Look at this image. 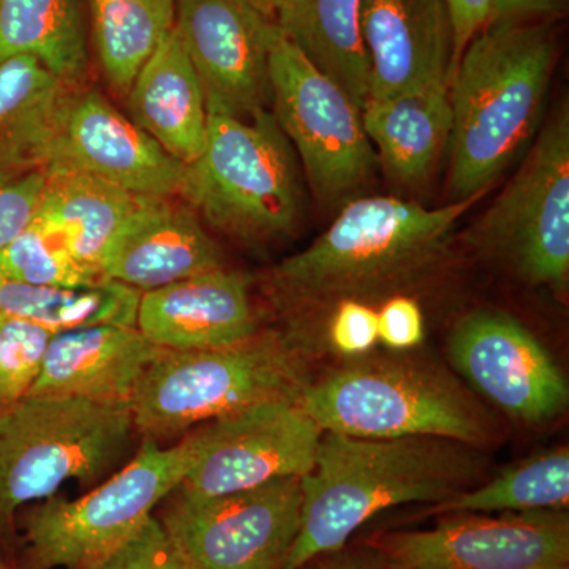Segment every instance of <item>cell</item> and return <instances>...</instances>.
<instances>
[{
  "mask_svg": "<svg viewBox=\"0 0 569 569\" xmlns=\"http://www.w3.org/2000/svg\"><path fill=\"white\" fill-rule=\"evenodd\" d=\"M471 448L443 438L323 432L316 463L301 478V523L283 569L340 552L385 509L438 505L468 490L481 470Z\"/></svg>",
  "mask_w": 569,
  "mask_h": 569,
  "instance_id": "obj_1",
  "label": "cell"
},
{
  "mask_svg": "<svg viewBox=\"0 0 569 569\" xmlns=\"http://www.w3.org/2000/svg\"><path fill=\"white\" fill-rule=\"evenodd\" d=\"M481 198L441 208L389 194L348 200L320 238L272 269L269 291L296 312L406 287L443 258L460 217Z\"/></svg>",
  "mask_w": 569,
  "mask_h": 569,
  "instance_id": "obj_2",
  "label": "cell"
},
{
  "mask_svg": "<svg viewBox=\"0 0 569 569\" xmlns=\"http://www.w3.org/2000/svg\"><path fill=\"white\" fill-rule=\"evenodd\" d=\"M557 62L548 26L500 22L482 29L449 78L452 201L485 197L537 133Z\"/></svg>",
  "mask_w": 569,
  "mask_h": 569,
  "instance_id": "obj_3",
  "label": "cell"
},
{
  "mask_svg": "<svg viewBox=\"0 0 569 569\" xmlns=\"http://www.w3.org/2000/svg\"><path fill=\"white\" fill-rule=\"evenodd\" d=\"M179 200L244 244L293 233L302 213L301 178L271 110L249 121L209 114L203 151L186 164Z\"/></svg>",
  "mask_w": 569,
  "mask_h": 569,
  "instance_id": "obj_4",
  "label": "cell"
},
{
  "mask_svg": "<svg viewBox=\"0 0 569 569\" xmlns=\"http://www.w3.org/2000/svg\"><path fill=\"white\" fill-rule=\"evenodd\" d=\"M299 353L293 335L272 331L213 350H164L130 400L134 430L157 440L254 403L301 399L309 381Z\"/></svg>",
  "mask_w": 569,
  "mask_h": 569,
  "instance_id": "obj_5",
  "label": "cell"
},
{
  "mask_svg": "<svg viewBox=\"0 0 569 569\" xmlns=\"http://www.w3.org/2000/svg\"><path fill=\"white\" fill-rule=\"evenodd\" d=\"M130 402L26 396L0 407V531L24 505L54 497L63 482L97 481L126 451Z\"/></svg>",
  "mask_w": 569,
  "mask_h": 569,
  "instance_id": "obj_6",
  "label": "cell"
},
{
  "mask_svg": "<svg viewBox=\"0 0 569 569\" xmlns=\"http://www.w3.org/2000/svg\"><path fill=\"white\" fill-rule=\"evenodd\" d=\"M301 403L323 432L356 438L432 437L488 443L485 410L458 383L410 361L347 366L307 385Z\"/></svg>",
  "mask_w": 569,
  "mask_h": 569,
  "instance_id": "obj_7",
  "label": "cell"
},
{
  "mask_svg": "<svg viewBox=\"0 0 569 569\" xmlns=\"http://www.w3.org/2000/svg\"><path fill=\"white\" fill-rule=\"evenodd\" d=\"M192 433L171 448L146 438L137 456L92 492L50 497L22 518L26 569H97L152 518L194 460Z\"/></svg>",
  "mask_w": 569,
  "mask_h": 569,
  "instance_id": "obj_8",
  "label": "cell"
},
{
  "mask_svg": "<svg viewBox=\"0 0 569 569\" xmlns=\"http://www.w3.org/2000/svg\"><path fill=\"white\" fill-rule=\"evenodd\" d=\"M471 244L523 282H569V114L557 112L518 173L475 224Z\"/></svg>",
  "mask_w": 569,
  "mask_h": 569,
  "instance_id": "obj_9",
  "label": "cell"
},
{
  "mask_svg": "<svg viewBox=\"0 0 569 569\" xmlns=\"http://www.w3.org/2000/svg\"><path fill=\"white\" fill-rule=\"evenodd\" d=\"M271 112L325 204L348 201L373 174L377 153L361 110L282 32L269 58Z\"/></svg>",
  "mask_w": 569,
  "mask_h": 569,
  "instance_id": "obj_10",
  "label": "cell"
},
{
  "mask_svg": "<svg viewBox=\"0 0 569 569\" xmlns=\"http://www.w3.org/2000/svg\"><path fill=\"white\" fill-rule=\"evenodd\" d=\"M190 433L197 452L176 492L208 498L305 477L316 463L323 430L301 399H277L212 419Z\"/></svg>",
  "mask_w": 569,
  "mask_h": 569,
  "instance_id": "obj_11",
  "label": "cell"
},
{
  "mask_svg": "<svg viewBox=\"0 0 569 569\" xmlns=\"http://www.w3.org/2000/svg\"><path fill=\"white\" fill-rule=\"evenodd\" d=\"M174 493L159 519L194 568H284L301 523V478L220 497Z\"/></svg>",
  "mask_w": 569,
  "mask_h": 569,
  "instance_id": "obj_12",
  "label": "cell"
},
{
  "mask_svg": "<svg viewBox=\"0 0 569 569\" xmlns=\"http://www.w3.org/2000/svg\"><path fill=\"white\" fill-rule=\"evenodd\" d=\"M387 569H569L563 511L456 512L432 529L372 541Z\"/></svg>",
  "mask_w": 569,
  "mask_h": 569,
  "instance_id": "obj_13",
  "label": "cell"
},
{
  "mask_svg": "<svg viewBox=\"0 0 569 569\" xmlns=\"http://www.w3.org/2000/svg\"><path fill=\"white\" fill-rule=\"evenodd\" d=\"M174 31L209 114L249 121L269 111V58L279 26L254 0H178Z\"/></svg>",
  "mask_w": 569,
  "mask_h": 569,
  "instance_id": "obj_14",
  "label": "cell"
},
{
  "mask_svg": "<svg viewBox=\"0 0 569 569\" xmlns=\"http://www.w3.org/2000/svg\"><path fill=\"white\" fill-rule=\"evenodd\" d=\"M449 359L493 406L509 417L542 425L567 410L569 388L552 356L515 317L477 310L449 336Z\"/></svg>",
  "mask_w": 569,
  "mask_h": 569,
  "instance_id": "obj_15",
  "label": "cell"
},
{
  "mask_svg": "<svg viewBox=\"0 0 569 569\" xmlns=\"http://www.w3.org/2000/svg\"><path fill=\"white\" fill-rule=\"evenodd\" d=\"M50 168H70L140 197H178L186 164L96 91L71 92ZM48 168V170H50Z\"/></svg>",
  "mask_w": 569,
  "mask_h": 569,
  "instance_id": "obj_16",
  "label": "cell"
},
{
  "mask_svg": "<svg viewBox=\"0 0 569 569\" xmlns=\"http://www.w3.org/2000/svg\"><path fill=\"white\" fill-rule=\"evenodd\" d=\"M224 268L200 217L178 197H141L104 250V279L146 291Z\"/></svg>",
  "mask_w": 569,
  "mask_h": 569,
  "instance_id": "obj_17",
  "label": "cell"
},
{
  "mask_svg": "<svg viewBox=\"0 0 569 569\" xmlns=\"http://www.w3.org/2000/svg\"><path fill=\"white\" fill-rule=\"evenodd\" d=\"M370 99L449 84L452 29L445 0H362Z\"/></svg>",
  "mask_w": 569,
  "mask_h": 569,
  "instance_id": "obj_18",
  "label": "cell"
},
{
  "mask_svg": "<svg viewBox=\"0 0 569 569\" xmlns=\"http://www.w3.org/2000/svg\"><path fill=\"white\" fill-rule=\"evenodd\" d=\"M134 326L168 351L230 347L260 331L246 277L224 268L141 293Z\"/></svg>",
  "mask_w": 569,
  "mask_h": 569,
  "instance_id": "obj_19",
  "label": "cell"
},
{
  "mask_svg": "<svg viewBox=\"0 0 569 569\" xmlns=\"http://www.w3.org/2000/svg\"><path fill=\"white\" fill-rule=\"evenodd\" d=\"M163 351L137 326L97 325L56 332L29 396L130 402L142 373Z\"/></svg>",
  "mask_w": 569,
  "mask_h": 569,
  "instance_id": "obj_20",
  "label": "cell"
},
{
  "mask_svg": "<svg viewBox=\"0 0 569 569\" xmlns=\"http://www.w3.org/2000/svg\"><path fill=\"white\" fill-rule=\"evenodd\" d=\"M74 89L31 56L0 62V181L50 168Z\"/></svg>",
  "mask_w": 569,
  "mask_h": 569,
  "instance_id": "obj_21",
  "label": "cell"
},
{
  "mask_svg": "<svg viewBox=\"0 0 569 569\" xmlns=\"http://www.w3.org/2000/svg\"><path fill=\"white\" fill-rule=\"evenodd\" d=\"M130 119L183 164L203 151L209 112L203 86L174 28L142 63L127 92Z\"/></svg>",
  "mask_w": 569,
  "mask_h": 569,
  "instance_id": "obj_22",
  "label": "cell"
},
{
  "mask_svg": "<svg viewBox=\"0 0 569 569\" xmlns=\"http://www.w3.org/2000/svg\"><path fill=\"white\" fill-rule=\"evenodd\" d=\"M361 118L388 174L402 186H419L432 174L451 138L449 84L367 100Z\"/></svg>",
  "mask_w": 569,
  "mask_h": 569,
  "instance_id": "obj_23",
  "label": "cell"
},
{
  "mask_svg": "<svg viewBox=\"0 0 569 569\" xmlns=\"http://www.w3.org/2000/svg\"><path fill=\"white\" fill-rule=\"evenodd\" d=\"M140 200V194L96 176L50 168L44 171L36 217L62 239L80 263L102 274L104 250Z\"/></svg>",
  "mask_w": 569,
  "mask_h": 569,
  "instance_id": "obj_24",
  "label": "cell"
},
{
  "mask_svg": "<svg viewBox=\"0 0 569 569\" xmlns=\"http://www.w3.org/2000/svg\"><path fill=\"white\" fill-rule=\"evenodd\" d=\"M362 0H291L276 14L284 39L347 92L359 110L370 96Z\"/></svg>",
  "mask_w": 569,
  "mask_h": 569,
  "instance_id": "obj_25",
  "label": "cell"
},
{
  "mask_svg": "<svg viewBox=\"0 0 569 569\" xmlns=\"http://www.w3.org/2000/svg\"><path fill=\"white\" fill-rule=\"evenodd\" d=\"M14 56L80 88L89 59L80 0H0V62Z\"/></svg>",
  "mask_w": 569,
  "mask_h": 569,
  "instance_id": "obj_26",
  "label": "cell"
},
{
  "mask_svg": "<svg viewBox=\"0 0 569 569\" xmlns=\"http://www.w3.org/2000/svg\"><path fill=\"white\" fill-rule=\"evenodd\" d=\"M140 291L107 280L88 288H52L0 277V321H24L54 332L137 323Z\"/></svg>",
  "mask_w": 569,
  "mask_h": 569,
  "instance_id": "obj_27",
  "label": "cell"
},
{
  "mask_svg": "<svg viewBox=\"0 0 569 569\" xmlns=\"http://www.w3.org/2000/svg\"><path fill=\"white\" fill-rule=\"evenodd\" d=\"M178 0H89L93 44L112 91L127 96L142 63L174 28Z\"/></svg>",
  "mask_w": 569,
  "mask_h": 569,
  "instance_id": "obj_28",
  "label": "cell"
},
{
  "mask_svg": "<svg viewBox=\"0 0 569 569\" xmlns=\"http://www.w3.org/2000/svg\"><path fill=\"white\" fill-rule=\"evenodd\" d=\"M569 505L568 447L535 456L477 489L463 490L433 507V515L456 512L563 511Z\"/></svg>",
  "mask_w": 569,
  "mask_h": 569,
  "instance_id": "obj_29",
  "label": "cell"
},
{
  "mask_svg": "<svg viewBox=\"0 0 569 569\" xmlns=\"http://www.w3.org/2000/svg\"><path fill=\"white\" fill-rule=\"evenodd\" d=\"M0 277L52 288H88L107 282L97 269L80 263L62 239L36 216L0 250Z\"/></svg>",
  "mask_w": 569,
  "mask_h": 569,
  "instance_id": "obj_30",
  "label": "cell"
},
{
  "mask_svg": "<svg viewBox=\"0 0 569 569\" xmlns=\"http://www.w3.org/2000/svg\"><path fill=\"white\" fill-rule=\"evenodd\" d=\"M56 332L24 321H0V407L29 396Z\"/></svg>",
  "mask_w": 569,
  "mask_h": 569,
  "instance_id": "obj_31",
  "label": "cell"
},
{
  "mask_svg": "<svg viewBox=\"0 0 569 569\" xmlns=\"http://www.w3.org/2000/svg\"><path fill=\"white\" fill-rule=\"evenodd\" d=\"M329 339L339 353L361 356L378 342V316L373 307L361 299H342L337 302Z\"/></svg>",
  "mask_w": 569,
  "mask_h": 569,
  "instance_id": "obj_32",
  "label": "cell"
},
{
  "mask_svg": "<svg viewBox=\"0 0 569 569\" xmlns=\"http://www.w3.org/2000/svg\"><path fill=\"white\" fill-rule=\"evenodd\" d=\"M43 187L44 173L0 181V250L31 223Z\"/></svg>",
  "mask_w": 569,
  "mask_h": 569,
  "instance_id": "obj_33",
  "label": "cell"
},
{
  "mask_svg": "<svg viewBox=\"0 0 569 569\" xmlns=\"http://www.w3.org/2000/svg\"><path fill=\"white\" fill-rule=\"evenodd\" d=\"M377 316L378 342L389 350H410L425 339V316L413 298L391 296Z\"/></svg>",
  "mask_w": 569,
  "mask_h": 569,
  "instance_id": "obj_34",
  "label": "cell"
},
{
  "mask_svg": "<svg viewBox=\"0 0 569 569\" xmlns=\"http://www.w3.org/2000/svg\"><path fill=\"white\" fill-rule=\"evenodd\" d=\"M170 545L162 520L152 516L97 569H159Z\"/></svg>",
  "mask_w": 569,
  "mask_h": 569,
  "instance_id": "obj_35",
  "label": "cell"
},
{
  "mask_svg": "<svg viewBox=\"0 0 569 569\" xmlns=\"http://www.w3.org/2000/svg\"><path fill=\"white\" fill-rule=\"evenodd\" d=\"M490 3L492 0H445L452 29V71L467 44L488 26Z\"/></svg>",
  "mask_w": 569,
  "mask_h": 569,
  "instance_id": "obj_36",
  "label": "cell"
},
{
  "mask_svg": "<svg viewBox=\"0 0 569 569\" xmlns=\"http://www.w3.org/2000/svg\"><path fill=\"white\" fill-rule=\"evenodd\" d=\"M563 2L565 0H492L488 26L500 22H526L531 18L559 10Z\"/></svg>",
  "mask_w": 569,
  "mask_h": 569,
  "instance_id": "obj_37",
  "label": "cell"
},
{
  "mask_svg": "<svg viewBox=\"0 0 569 569\" xmlns=\"http://www.w3.org/2000/svg\"><path fill=\"white\" fill-rule=\"evenodd\" d=\"M301 569H378L373 565L367 563L355 557L339 556V552L329 553L320 559L310 561Z\"/></svg>",
  "mask_w": 569,
  "mask_h": 569,
  "instance_id": "obj_38",
  "label": "cell"
},
{
  "mask_svg": "<svg viewBox=\"0 0 569 569\" xmlns=\"http://www.w3.org/2000/svg\"><path fill=\"white\" fill-rule=\"evenodd\" d=\"M159 569H197L193 567L192 561L187 559L186 556L176 548L174 542L171 541L170 549L164 553L162 565Z\"/></svg>",
  "mask_w": 569,
  "mask_h": 569,
  "instance_id": "obj_39",
  "label": "cell"
},
{
  "mask_svg": "<svg viewBox=\"0 0 569 569\" xmlns=\"http://www.w3.org/2000/svg\"><path fill=\"white\" fill-rule=\"evenodd\" d=\"M254 2H257V6L260 7L264 13H268L269 17L276 18V14L279 13L287 3H290L291 0H254Z\"/></svg>",
  "mask_w": 569,
  "mask_h": 569,
  "instance_id": "obj_40",
  "label": "cell"
},
{
  "mask_svg": "<svg viewBox=\"0 0 569 569\" xmlns=\"http://www.w3.org/2000/svg\"><path fill=\"white\" fill-rule=\"evenodd\" d=\"M0 569H13L10 567L9 561L3 557L2 550H0Z\"/></svg>",
  "mask_w": 569,
  "mask_h": 569,
  "instance_id": "obj_41",
  "label": "cell"
}]
</instances>
